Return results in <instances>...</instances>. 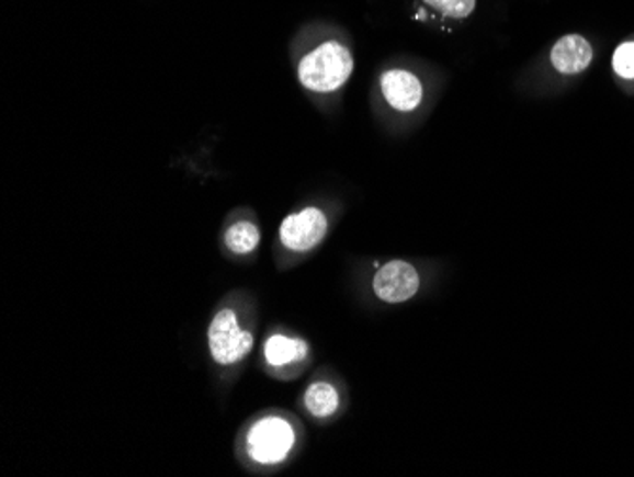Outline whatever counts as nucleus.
<instances>
[{
  "instance_id": "9b49d317",
  "label": "nucleus",
  "mask_w": 634,
  "mask_h": 477,
  "mask_svg": "<svg viewBox=\"0 0 634 477\" xmlns=\"http://www.w3.org/2000/svg\"><path fill=\"white\" fill-rule=\"evenodd\" d=\"M261 243V228L251 219H238L225 230V246L236 255H249Z\"/></svg>"
},
{
  "instance_id": "423d86ee",
  "label": "nucleus",
  "mask_w": 634,
  "mask_h": 477,
  "mask_svg": "<svg viewBox=\"0 0 634 477\" xmlns=\"http://www.w3.org/2000/svg\"><path fill=\"white\" fill-rule=\"evenodd\" d=\"M420 274L416 266L403 259L382 264L373 276V292L382 303L401 305L420 292Z\"/></svg>"
},
{
  "instance_id": "6e6552de",
  "label": "nucleus",
  "mask_w": 634,
  "mask_h": 477,
  "mask_svg": "<svg viewBox=\"0 0 634 477\" xmlns=\"http://www.w3.org/2000/svg\"><path fill=\"white\" fill-rule=\"evenodd\" d=\"M477 0H415V20L423 23L464 22L475 12Z\"/></svg>"
},
{
  "instance_id": "9d476101",
  "label": "nucleus",
  "mask_w": 634,
  "mask_h": 477,
  "mask_svg": "<svg viewBox=\"0 0 634 477\" xmlns=\"http://www.w3.org/2000/svg\"><path fill=\"white\" fill-rule=\"evenodd\" d=\"M304 407L314 419H329L339 411L340 394L331 383L316 381L304 393Z\"/></svg>"
},
{
  "instance_id": "1a4fd4ad",
  "label": "nucleus",
  "mask_w": 634,
  "mask_h": 477,
  "mask_svg": "<svg viewBox=\"0 0 634 477\" xmlns=\"http://www.w3.org/2000/svg\"><path fill=\"white\" fill-rule=\"evenodd\" d=\"M262 354H264V360L270 367L283 370V367H291V365L303 364L310 354V344L303 337L275 333L264 342Z\"/></svg>"
},
{
  "instance_id": "0eeeda50",
  "label": "nucleus",
  "mask_w": 634,
  "mask_h": 477,
  "mask_svg": "<svg viewBox=\"0 0 634 477\" xmlns=\"http://www.w3.org/2000/svg\"><path fill=\"white\" fill-rule=\"evenodd\" d=\"M592 64V46L586 36L564 35L551 48V65L566 77L581 75Z\"/></svg>"
},
{
  "instance_id": "f8f14e48",
  "label": "nucleus",
  "mask_w": 634,
  "mask_h": 477,
  "mask_svg": "<svg viewBox=\"0 0 634 477\" xmlns=\"http://www.w3.org/2000/svg\"><path fill=\"white\" fill-rule=\"evenodd\" d=\"M613 72L620 79L634 80V41L621 43L612 57Z\"/></svg>"
},
{
  "instance_id": "20e7f679",
  "label": "nucleus",
  "mask_w": 634,
  "mask_h": 477,
  "mask_svg": "<svg viewBox=\"0 0 634 477\" xmlns=\"http://www.w3.org/2000/svg\"><path fill=\"white\" fill-rule=\"evenodd\" d=\"M327 235L329 217L317 206H306L287 215L278 230L280 243L293 253H310L324 243Z\"/></svg>"
},
{
  "instance_id": "f03ea898",
  "label": "nucleus",
  "mask_w": 634,
  "mask_h": 477,
  "mask_svg": "<svg viewBox=\"0 0 634 477\" xmlns=\"http://www.w3.org/2000/svg\"><path fill=\"white\" fill-rule=\"evenodd\" d=\"M247 453L262 466H278L290 458L296 445V430L282 414H267L247 432Z\"/></svg>"
},
{
  "instance_id": "f257e3e1",
  "label": "nucleus",
  "mask_w": 634,
  "mask_h": 477,
  "mask_svg": "<svg viewBox=\"0 0 634 477\" xmlns=\"http://www.w3.org/2000/svg\"><path fill=\"white\" fill-rule=\"evenodd\" d=\"M295 69L296 80L306 92L335 95L352 79L355 57L340 36L325 35L298 52Z\"/></svg>"
},
{
  "instance_id": "39448f33",
  "label": "nucleus",
  "mask_w": 634,
  "mask_h": 477,
  "mask_svg": "<svg viewBox=\"0 0 634 477\" xmlns=\"http://www.w3.org/2000/svg\"><path fill=\"white\" fill-rule=\"evenodd\" d=\"M378 92L384 103L399 114L415 113L426 98L422 79L407 67L384 69L378 77Z\"/></svg>"
},
{
  "instance_id": "7ed1b4c3",
  "label": "nucleus",
  "mask_w": 634,
  "mask_h": 477,
  "mask_svg": "<svg viewBox=\"0 0 634 477\" xmlns=\"http://www.w3.org/2000/svg\"><path fill=\"white\" fill-rule=\"evenodd\" d=\"M254 336L244 329L233 308H220L207 328V347L213 362L223 367L240 364L253 350Z\"/></svg>"
}]
</instances>
